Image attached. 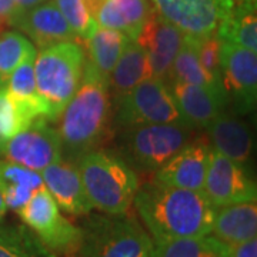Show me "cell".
<instances>
[{"mask_svg": "<svg viewBox=\"0 0 257 257\" xmlns=\"http://www.w3.org/2000/svg\"><path fill=\"white\" fill-rule=\"evenodd\" d=\"M63 156L59 132L47 124L45 117H37L29 127L0 146V157L12 163L42 172Z\"/></svg>", "mask_w": 257, "mask_h": 257, "instance_id": "10", "label": "cell"}, {"mask_svg": "<svg viewBox=\"0 0 257 257\" xmlns=\"http://www.w3.org/2000/svg\"><path fill=\"white\" fill-rule=\"evenodd\" d=\"M193 39V37H192ZM199 60L206 72L210 74L216 82H220V50L221 40L216 32L200 39H193Z\"/></svg>", "mask_w": 257, "mask_h": 257, "instance_id": "32", "label": "cell"}, {"mask_svg": "<svg viewBox=\"0 0 257 257\" xmlns=\"http://www.w3.org/2000/svg\"><path fill=\"white\" fill-rule=\"evenodd\" d=\"M224 254L226 257H257L256 237L236 244H224Z\"/></svg>", "mask_w": 257, "mask_h": 257, "instance_id": "33", "label": "cell"}, {"mask_svg": "<svg viewBox=\"0 0 257 257\" xmlns=\"http://www.w3.org/2000/svg\"><path fill=\"white\" fill-rule=\"evenodd\" d=\"M206 130L213 143V152L240 165L247 163L251 156L253 138L246 121L223 111Z\"/></svg>", "mask_w": 257, "mask_h": 257, "instance_id": "18", "label": "cell"}, {"mask_svg": "<svg viewBox=\"0 0 257 257\" xmlns=\"http://www.w3.org/2000/svg\"><path fill=\"white\" fill-rule=\"evenodd\" d=\"M221 42L257 52L256 0L234 2L233 8L216 29Z\"/></svg>", "mask_w": 257, "mask_h": 257, "instance_id": "23", "label": "cell"}, {"mask_svg": "<svg viewBox=\"0 0 257 257\" xmlns=\"http://www.w3.org/2000/svg\"><path fill=\"white\" fill-rule=\"evenodd\" d=\"M6 211H8L6 203H5L3 197H2V194H0V221L3 220V217H5V214H6Z\"/></svg>", "mask_w": 257, "mask_h": 257, "instance_id": "38", "label": "cell"}, {"mask_svg": "<svg viewBox=\"0 0 257 257\" xmlns=\"http://www.w3.org/2000/svg\"><path fill=\"white\" fill-rule=\"evenodd\" d=\"M176 106L187 124L194 128H207L227 107V99L221 92L199 84L169 83Z\"/></svg>", "mask_w": 257, "mask_h": 257, "instance_id": "16", "label": "cell"}, {"mask_svg": "<svg viewBox=\"0 0 257 257\" xmlns=\"http://www.w3.org/2000/svg\"><path fill=\"white\" fill-rule=\"evenodd\" d=\"M42 187L45 184L39 172L8 160H0V194L8 210L18 213Z\"/></svg>", "mask_w": 257, "mask_h": 257, "instance_id": "21", "label": "cell"}, {"mask_svg": "<svg viewBox=\"0 0 257 257\" xmlns=\"http://www.w3.org/2000/svg\"><path fill=\"white\" fill-rule=\"evenodd\" d=\"M12 2H13V5H15L19 15V13H23L26 10L32 9V8H35V6L46 2V0H12Z\"/></svg>", "mask_w": 257, "mask_h": 257, "instance_id": "36", "label": "cell"}, {"mask_svg": "<svg viewBox=\"0 0 257 257\" xmlns=\"http://www.w3.org/2000/svg\"><path fill=\"white\" fill-rule=\"evenodd\" d=\"M163 18L183 32L184 36L200 39L219 26L234 0H152Z\"/></svg>", "mask_w": 257, "mask_h": 257, "instance_id": "11", "label": "cell"}, {"mask_svg": "<svg viewBox=\"0 0 257 257\" xmlns=\"http://www.w3.org/2000/svg\"><path fill=\"white\" fill-rule=\"evenodd\" d=\"M36 119L35 111L16 100L5 86H0V146Z\"/></svg>", "mask_w": 257, "mask_h": 257, "instance_id": "28", "label": "cell"}, {"mask_svg": "<svg viewBox=\"0 0 257 257\" xmlns=\"http://www.w3.org/2000/svg\"><path fill=\"white\" fill-rule=\"evenodd\" d=\"M19 217L49 250L59 254H74L82 231L63 214L46 187L39 189L20 210Z\"/></svg>", "mask_w": 257, "mask_h": 257, "instance_id": "7", "label": "cell"}, {"mask_svg": "<svg viewBox=\"0 0 257 257\" xmlns=\"http://www.w3.org/2000/svg\"><path fill=\"white\" fill-rule=\"evenodd\" d=\"M83 186L93 209L106 214L130 210L139 190V177L121 157L90 150L77 157Z\"/></svg>", "mask_w": 257, "mask_h": 257, "instance_id": "3", "label": "cell"}, {"mask_svg": "<svg viewBox=\"0 0 257 257\" xmlns=\"http://www.w3.org/2000/svg\"><path fill=\"white\" fill-rule=\"evenodd\" d=\"M152 9L147 0H106L94 22L99 28L119 30L135 40Z\"/></svg>", "mask_w": 257, "mask_h": 257, "instance_id": "20", "label": "cell"}, {"mask_svg": "<svg viewBox=\"0 0 257 257\" xmlns=\"http://www.w3.org/2000/svg\"><path fill=\"white\" fill-rule=\"evenodd\" d=\"M77 257H150L153 240L133 217L87 214L80 226Z\"/></svg>", "mask_w": 257, "mask_h": 257, "instance_id": "5", "label": "cell"}, {"mask_svg": "<svg viewBox=\"0 0 257 257\" xmlns=\"http://www.w3.org/2000/svg\"><path fill=\"white\" fill-rule=\"evenodd\" d=\"M184 37L182 30L160 16L155 8L152 9L135 42L145 50L155 79L169 82L172 66Z\"/></svg>", "mask_w": 257, "mask_h": 257, "instance_id": "13", "label": "cell"}, {"mask_svg": "<svg viewBox=\"0 0 257 257\" xmlns=\"http://www.w3.org/2000/svg\"><path fill=\"white\" fill-rule=\"evenodd\" d=\"M83 3L86 6L87 13L90 15V18L94 20L96 16H97V13H99V10L101 9V6L106 3V0H83Z\"/></svg>", "mask_w": 257, "mask_h": 257, "instance_id": "35", "label": "cell"}, {"mask_svg": "<svg viewBox=\"0 0 257 257\" xmlns=\"http://www.w3.org/2000/svg\"><path fill=\"white\" fill-rule=\"evenodd\" d=\"M150 77H153V74L145 50L135 40H130L109 77L116 101L121 100L133 87Z\"/></svg>", "mask_w": 257, "mask_h": 257, "instance_id": "22", "label": "cell"}, {"mask_svg": "<svg viewBox=\"0 0 257 257\" xmlns=\"http://www.w3.org/2000/svg\"><path fill=\"white\" fill-rule=\"evenodd\" d=\"M204 257H226V254H224V244L221 241H219V240L214 239L213 247Z\"/></svg>", "mask_w": 257, "mask_h": 257, "instance_id": "37", "label": "cell"}, {"mask_svg": "<svg viewBox=\"0 0 257 257\" xmlns=\"http://www.w3.org/2000/svg\"><path fill=\"white\" fill-rule=\"evenodd\" d=\"M40 175L46 190L55 199L60 210L73 216H87L92 213L93 206L86 194L76 163L60 159L47 166Z\"/></svg>", "mask_w": 257, "mask_h": 257, "instance_id": "15", "label": "cell"}, {"mask_svg": "<svg viewBox=\"0 0 257 257\" xmlns=\"http://www.w3.org/2000/svg\"><path fill=\"white\" fill-rule=\"evenodd\" d=\"M0 257H57L26 224L0 221Z\"/></svg>", "mask_w": 257, "mask_h": 257, "instance_id": "25", "label": "cell"}, {"mask_svg": "<svg viewBox=\"0 0 257 257\" xmlns=\"http://www.w3.org/2000/svg\"><path fill=\"white\" fill-rule=\"evenodd\" d=\"M203 193L213 207H221L234 203L254 202L257 187L244 165L211 150Z\"/></svg>", "mask_w": 257, "mask_h": 257, "instance_id": "12", "label": "cell"}, {"mask_svg": "<svg viewBox=\"0 0 257 257\" xmlns=\"http://www.w3.org/2000/svg\"><path fill=\"white\" fill-rule=\"evenodd\" d=\"M220 82L227 106L246 114L256 107L257 52L221 42Z\"/></svg>", "mask_w": 257, "mask_h": 257, "instance_id": "9", "label": "cell"}, {"mask_svg": "<svg viewBox=\"0 0 257 257\" xmlns=\"http://www.w3.org/2000/svg\"><path fill=\"white\" fill-rule=\"evenodd\" d=\"M117 121L123 127L160 123H186L169 84L150 77L117 101Z\"/></svg>", "mask_w": 257, "mask_h": 257, "instance_id": "8", "label": "cell"}, {"mask_svg": "<svg viewBox=\"0 0 257 257\" xmlns=\"http://www.w3.org/2000/svg\"><path fill=\"white\" fill-rule=\"evenodd\" d=\"M86 52L77 42L39 49L35 59L36 89L46 106V120L60 119L83 76Z\"/></svg>", "mask_w": 257, "mask_h": 257, "instance_id": "4", "label": "cell"}, {"mask_svg": "<svg viewBox=\"0 0 257 257\" xmlns=\"http://www.w3.org/2000/svg\"><path fill=\"white\" fill-rule=\"evenodd\" d=\"M172 82L199 84V86H204V87H209L224 94L220 83L216 82L200 63L197 52H196V46H194V40L192 37H184L183 45L176 56L167 84Z\"/></svg>", "mask_w": 257, "mask_h": 257, "instance_id": "26", "label": "cell"}, {"mask_svg": "<svg viewBox=\"0 0 257 257\" xmlns=\"http://www.w3.org/2000/svg\"><path fill=\"white\" fill-rule=\"evenodd\" d=\"M18 15L12 0H0V33L6 26H12V22Z\"/></svg>", "mask_w": 257, "mask_h": 257, "instance_id": "34", "label": "cell"}, {"mask_svg": "<svg viewBox=\"0 0 257 257\" xmlns=\"http://www.w3.org/2000/svg\"><path fill=\"white\" fill-rule=\"evenodd\" d=\"M234 2H240V0H234Z\"/></svg>", "mask_w": 257, "mask_h": 257, "instance_id": "39", "label": "cell"}, {"mask_svg": "<svg viewBox=\"0 0 257 257\" xmlns=\"http://www.w3.org/2000/svg\"><path fill=\"white\" fill-rule=\"evenodd\" d=\"M35 59H36V55L29 56L23 63L19 64L15 69V72L10 74L9 80L5 87L16 100L26 104L35 111L37 117L46 119V106L40 99L36 89Z\"/></svg>", "mask_w": 257, "mask_h": 257, "instance_id": "27", "label": "cell"}, {"mask_svg": "<svg viewBox=\"0 0 257 257\" xmlns=\"http://www.w3.org/2000/svg\"><path fill=\"white\" fill-rule=\"evenodd\" d=\"M210 156L211 146L194 140L156 170L155 180L180 189L203 192Z\"/></svg>", "mask_w": 257, "mask_h": 257, "instance_id": "17", "label": "cell"}, {"mask_svg": "<svg viewBox=\"0 0 257 257\" xmlns=\"http://www.w3.org/2000/svg\"><path fill=\"white\" fill-rule=\"evenodd\" d=\"M210 236L224 244L254 239L257 236L256 200L216 207Z\"/></svg>", "mask_w": 257, "mask_h": 257, "instance_id": "19", "label": "cell"}, {"mask_svg": "<svg viewBox=\"0 0 257 257\" xmlns=\"http://www.w3.org/2000/svg\"><path fill=\"white\" fill-rule=\"evenodd\" d=\"M12 26L22 30L26 37H30V42L37 49L52 46L60 42H77L79 39L53 0H46L16 15Z\"/></svg>", "mask_w": 257, "mask_h": 257, "instance_id": "14", "label": "cell"}, {"mask_svg": "<svg viewBox=\"0 0 257 257\" xmlns=\"http://www.w3.org/2000/svg\"><path fill=\"white\" fill-rule=\"evenodd\" d=\"M37 50L30 39L16 30L0 33V86H6L10 74L29 56L36 55Z\"/></svg>", "mask_w": 257, "mask_h": 257, "instance_id": "29", "label": "cell"}, {"mask_svg": "<svg viewBox=\"0 0 257 257\" xmlns=\"http://www.w3.org/2000/svg\"><path fill=\"white\" fill-rule=\"evenodd\" d=\"M56 6L62 12L63 18L69 23L70 29L80 39H87L97 23L87 13L83 0H53Z\"/></svg>", "mask_w": 257, "mask_h": 257, "instance_id": "31", "label": "cell"}, {"mask_svg": "<svg viewBox=\"0 0 257 257\" xmlns=\"http://www.w3.org/2000/svg\"><path fill=\"white\" fill-rule=\"evenodd\" d=\"M120 140L123 160L142 170L156 172L194 142V127L187 123H160L124 127Z\"/></svg>", "mask_w": 257, "mask_h": 257, "instance_id": "6", "label": "cell"}, {"mask_svg": "<svg viewBox=\"0 0 257 257\" xmlns=\"http://www.w3.org/2000/svg\"><path fill=\"white\" fill-rule=\"evenodd\" d=\"M133 203L153 241L210 234L216 207L203 192L153 180L139 187Z\"/></svg>", "mask_w": 257, "mask_h": 257, "instance_id": "1", "label": "cell"}, {"mask_svg": "<svg viewBox=\"0 0 257 257\" xmlns=\"http://www.w3.org/2000/svg\"><path fill=\"white\" fill-rule=\"evenodd\" d=\"M111 120V90L109 77L87 59L73 97L60 116L59 135L63 149L79 157L104 140Z\"/></svg>", "mask_w": 257, "mask_h": 257, "instance_id": "2", "label": "cell"}, {"mask_svg": "<svg viewBox=\"0 0 257 257\" xmlns=\"http://www.w3.org/2000/svg\"><path fill=\"white\" fill-rule=\"evenodd\" d=\"M132 39L123 32L96 26L90 36L84 39L89 62L103 76L110 77L111 70L116 66L120 55Z\"/></svg>", "mask_w": 257, "mask_h": 257, "instance_id": "24", "label": "cell"}, {"mask_svg": "<svg viewBox=\"0 0 257 257\" xmlns=\"http://www.w3.org/2000/svg\"><path fill=\"white\" fill-rule=\"evenodd\" d=\"M214 237H184L153 241L150 257H204L213 247Z\"/></svg>", "mask_w": 257, "mask_h": 257, "instance_id": "30", "label": "cell"}]
</instances>
